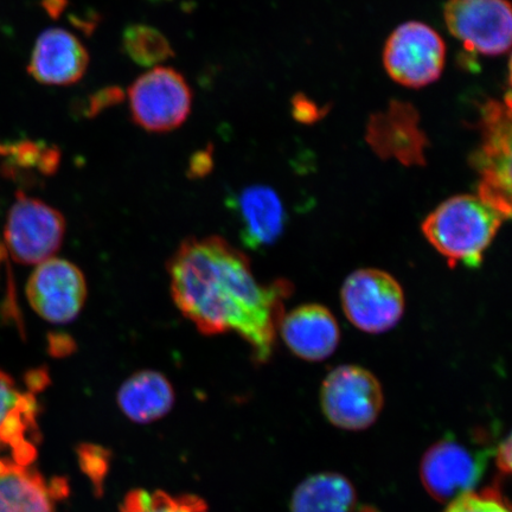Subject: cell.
<instances>
[{"instance_id":"cell-1","label":"cell","mask_w":512,"mask_h":512,"mask_svg":"<svg viewBox=\"0 0 512 512\" xmlns=\"http://www.w3.org/2000/svg\"><path fill=\"white\" fill-rule=\"evenodd\" d=\"M172 299L203 335L235 332L259 363L271 357L290 285H262L245 254L220 236L189 238L168 265Z\"/></svg>"},{"instance_id":"cell-2","label":"cell","mask_w":512,"mask_h":512,"mask_svg":"<svg viewBox=\"0 0 512 512\" xmlns=\"http://www.w3.org/2000/svg\"><path fill=\"white\" fill-rule=\"evenodd\" d=\"M505 220L478 195H457L426 217L422 233L451 266L478 267Z\"/></svg>"},{"instance_id":"cell-3","label":"cell","mask_w":512,"mask_h":512,"mask_svg":"<svg viewBox=\"0 0 512 512\" xmlns=\"http://www.w3.org/2000/svg\"><path fill=\"white\" fill-rule=\"evenodd\" d=\"M191 87L172 68L157 67L139 76L128 89L134 124L146 132L166 133L181 127L192 107Z\"/></svg>"},{"instance_id":"cell-4","label":"cell","mask_w":512,"mask_h":512,"mask_svg":"<svg viewBox=\"0 0 512 512\" xmlns=\"http://www.w3.org/2000/svg\"><path fill=\"white\" fill-rule=\"evenodd\" d=\"M445 62L443 37L421 22L401 24L383 50V66L390 79L408 88L432 85L443 74Z\"/></svg>"},{"instance_id":"cell-5","label":"cell","mask_w":512,"mask_h":512,"mask_svg":"<svg viewBox=\"0 0 512 512\" xmlns=\"http://www.w3.org/2000/svg\"><path fill=\"white\" fill-rule=\"evenodd\" d=\"M345 316L367 334L393 329L405 312V293L399 281L376 268H363L349 275L341 292Z\"/></svg>"},{"instance_id":"cell-6","label":"cell","mask_w":512,"mask_h":512,"mask_svg":"<svg viewBox=\"0 0 512 512\" xmlns=\"http://www.w3.org/2000/svg\"><path fill=\"white\" fill-rule=\"evenodd\" d=\"M320 402L332 425L362 431L374 424L383 408L381 383L367 369L341 366L325 377Z\"/></svg>"},{"instance_id":"cell-7","label":"cell","mask_w":512,"mask_h":512,"mask_svg":"<svg viewBox=\"0 0 512 512\" xmlns=\"http://www.w3.org/2000/svg\"><path fill=\"white\" fill-rule=\"evenodd\" d=\"M66 234L59 210L19 192L5 227V242L19 264L40 265L56 254Z\"/></svg>"},{"instance_id":"cell-8","label":"cell","mask_w":512,"mask_h":512,"mask_svg":"<svg viewBox=\"0 0 512 512\" xmlns=\"http://www.w3.org/2000/svg\"><path fill=\"white\" fill-rule=\"evenodd\" d=\"M483 145L475 153L479 172L478 196L511 216V123L510 104L490 101L483 112Z\"/></svg>"},{"instance_id":"cell-9","label":"cell","mask_w":512,"mask_h":512,"mask_svg":"<svg viewBox=\"0 0 512 512\" xmlns=\"http://www.w3.org/2000/svg\"><path fill=\"white\" fill-rule=\"evenodd\" d=\"M444 16L448 31L471 53L492 57L510 50L512 15L508 0H448Z\"/></svg>"},{"instance_id":"cell-10","label":"cell","mask_w":512,"mask_h":512,"mask_svg":"<svg viewBox=\"0 0 512 512\" xmlns=\"http://www.w3.org/2000/svg\"><path fill=\"white\" fill-rule=\"evenodd\" d=\"M27 389L19 388L8 374L0 371V460L31 465L37 456L38 403L35 393L47 376H30Z\"/></svg>"},{"instance_id":"cell-11","label":"cell","mask_w":512,"mask_h":512,"mask_svg":"<svg viewBox=\"0 0 512 512\" xmlns=\"http://www.w3.org/2000/svg\"><path fill=\"white\" fill-rule=\"evenodd\" d=\"M27 296L38 316L53 324H68L80 315L87 299L85 275L78 266L51 258L37 265Z\"/></svg>"},{"instance_id":"cell-12","label":"cell","mask_w":512,"mask_h":512,"mask_svg":"<svg viewBox=\"0 0 512 512\" xmlns=\"http://www.w3.org/2000/svg\"><path fill=\"white\" fill-rule=\"evenodd\" d=\"M486 453H475L453 439L439 441L421 463V480L439 502L470 494L483 476Z\"/></svg>"},{"instance_id":"cell-13","label":"cell","mask_w":512,"mask_h":512,"mask_svg":"<svg viewBox=\"0 0 512 512\" xmlns=\"http://www.w3.org/2000/svg\"><path fill=\"white\" fill-rule=\"evenodd\" d=\"M89 54L78 37L61 28L49 29L37 38L29 73L47 86H70L85 76Z\"/></svg>"},{"instance_id":"cell-14","label":"cell","mask_w":512,"mask_h":512,"mask_svg":"<svg viewBox=\"0 0 512 512\" xmlns=\"http://www.w3.org/2000/svg\"><path fill=\"white\" fill-rule=\"evenodd\" d=\"M278 330L287 348L309 362H319L334 354L341 341L336 318L318 304L298 306L281 317Z\"/></svg>"},{"instance_id":"cell-15","label":"cell","mask_w":512,"mask_h":512,"mask_svg":"<svg viewBox=\"0 0 512 512\" xmlns=\"http://www.w3.org/2000/svg\"><path fill=\"white\" fill-rule=\"evenodd\" d=\"M67 492L60 478L48 482L31 465L0 460V512H55Z\"/></svg>"},{"instance_id":"cell-16","label":"cell","mask_w":512,"mask_h":512,"mask_svg":"<svg viewBox=\"0 0 512 512\" xmlns=\"http://www.w3.org/2000/svg\"><path fill=\"white\" fill-rule=\"evenodd\" d=\"M248 248L270 247L283 234L285 210L277 192L264 185L243 189L229 201Z\"/></svg>"},{"instance_id":"cell-17","label":"cell","mask_w":512,"mask_h":512,"mask_svg":"<svg viewBox=\"0 0 512 512\" xmlns=\"http://www.w3.org/2000/svg\"><path fill=\"white\" fill-rule=\"evenodd\" d=\"M175 400V390L168 377L156 370H142L128 377L117 394L120 411L137 424L164 418Z\"/></svg>"},{"instance_id":"cell-18","label":"cell","mask_w":512,"mask_h":512,"mask_svg":"<svg viewBox=\"0 0 512 512\" xmlns=\"http://www.w3.org/2000/svg\"><path fill=\"white\" fill-rule=\"evenodd\" d=\"M370 142L381 153L395 156L406 164H419L422 159L424 137L416 125V114L411 107L396 104L369 126Z\"/></svg>"},{"instance_id":"cell-19","label":"cell","mask_w":512,"mask_h":512,"mask_svg":"<svg viewBox=\"0 0 512 512\" xmlns=\"http://www.w3.org/2000/svg\"><path fill=\"white\" fill-rule=\"evenodd\" d=\"M356 492L336 473L307 478L294 492L291 512H354Z\"/></svg>"},{"instance_id":"cell-20","label":"cell","mask_w":512,"mask_h":512,"mask_svg":"<svg viewBox=\"0 0 512 512\" xmlns=\"http://www.w3.org/2000/svg\"><path fill=\"white\" fill-rule=\"evenodd\" d=\"M124 53L143 67H152L174 56L171 43L162 32L146 24H131L123 34Z\"/></svg>"},{"instance_id":"cell-21","label":"cell","mask_w":512,"mask_h":512,"mask_svg":"<svg viewBox=\"0 0 512 512\" xmlns=\"http://www.w3.org/2000/svg\"><path fill=\"white\" fill-rule=\"evenodd\" d=\"M121 512H209L200 497L172 496L163 491L136 490L128 494Z\"/></svg>"},{"instance_id":"cell-22","label":"cell","mask_w":512,"mask_h":512,"mask_svg":"<svg viewBox=\"0 0 512 512\" xmlns=\"http://www.w3.org/2000/svg\"><path fill=\"white\" fill-rule=\"evenodd\" d=\"M9 155L23 169H36L44 176L54 175L61 163V152L46 143L22 142L9 147Z\"/></svg>"},{"instance_id":"cell-23","label":"cell","mask_w":512,"mask_h":512,"mask_svg":"<svg viewBox=\"0 0 512 512\" xmlns=\"http://www.w3.org/2000/svg\"><path fill=\"white\" fill-rule=\"evenodd\" d=\"M446 512H510V509L496 489H488L457 498Z\"/></svg>"},{"instance_id":"cell-24","label":"cell","mask_w":512,"mask_h":512,"mask_svg":"<svg viewBox=\"0 0 512 512\" xmlns=\"http://www.w3.org/2000/svg\"><path fill=\"white\" fill-rule=\"evenodd\" d=\"M79 459L83 471L96 486H101L107 471L108 456L104 448L85 445L79 450Z\"/></svg>"},{"instance_id":"cell-25","label":"cell","mask_w":512,"mask_h":512,"mask_svg":"<svg viewBox=\"0 0 512 512\" xmlns=\"http://www.w3.org/2000/svg\"><path fill=\"white\" fill-rule=\"evenodd\" d=\"M124 99V93L119 87H107L89 96L86 110L83 111L86 117H95L107 110V108L120 104Z\"/></svg>"},{"instance_id":"cell-26","label":"cell","mask_w":512,"mask_h":512,"mask_svg":"<svg viewBox=\"0 0 512 512\" xmlns=\"http://www.w3.org/2000/svg\"><path fill=\"white\" fill-rule=\"evenodd\" d=\"M213 166V149H211V146H208L207 149L198 151L191 157L188 170L189 176L191 178L206 177L213 170Z\"/></svg>"},{"instance_id":"cell-27","label":"cell","mask_w":512,"mask_h":512,"mask_svg":"<svg viewBox=\"0 0 512 512\" xmlns=\"http://www.w3.org/2000/svg\"><path fill=\"white\" fill-rule=\"evenodd\" d=\"M293 114L294 118L302 121V123H315L322 112L318 110L317 105L306 99L305 96H296L293 99Z\"/></svg>"},{"instance_id":"cell-28","label":"cell","mask_w":512,"mask_h":512,"mask_svg":"<svg viewBox=\"0 0 512 512\" xmlns=\"http://www.w3.org/2000/svg\"><path fill=\"white\" fill-rule=\"evenodd\" d=\"M496 460L499 470L503 473H510L511 471V438L508 435L507 439L503 440L497 447Z\"/></svg>"},{"instance_id":"cell-29","label":"cell","mask_w":512,"mask_h":512,"mask_svg":"<svg viewBox=\"0 0 512 512\" xmlns=\"http://www.w3.org/2000/svg\"><path fill=\"white\" fill-rule=\"evenodd\" d=\"M46 9L51 15L59 16L66 6V0H46Z\"/></svg>"}]
</instances>
